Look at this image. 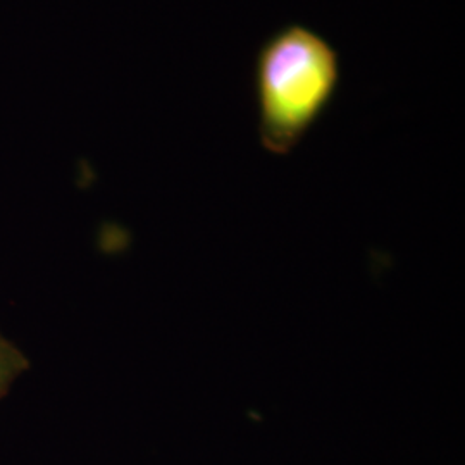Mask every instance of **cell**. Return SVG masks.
Listing matches in <instances>:
<instances>
[{
    "mask_svg": "<svg viewBox=\"0 0 465 465\" xmlns=\"http://www.w3.org/2000/svg\"><path fill=\"white\" fill-rule=\"evenodd\" d=\"M341 78L340 55L321 35L288 25L255 59L259 134L264 149L286 155L324 114Z\"/></svg>",
    "mask_w": 465,
    "mask_h": 465,
    "instance_id": "1",
    "label": "cell"
},
{
    "mask_svg": "<svg viewBox=\"0 0 465 465\" xmlns=\"http://www.w3.org/2000/svg\"><path fill=\"white\" fill-rule=\"evenodd\" d=\"M28 369V357L0 332V400L9 393L17 378Z\"/></svg>",
    "mask_w": 465,
    "mask_h": 465,
    "instance_id": "2",
    "label": "cell"
}]
</instances>
